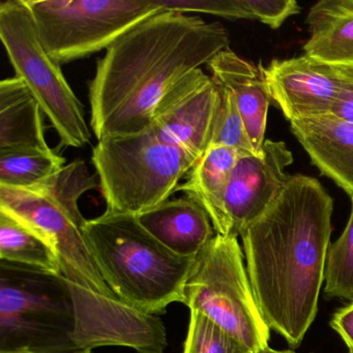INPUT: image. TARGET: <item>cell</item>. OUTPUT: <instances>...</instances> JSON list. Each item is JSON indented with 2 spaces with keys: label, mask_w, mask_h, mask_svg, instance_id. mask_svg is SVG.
<instances>
[{
  "label": "cell",
  "mask_w": 353,
  "mask_h": 353,
  "mask_svg": "<svg viewBox=\"0 0 353 353\" xmlns=\"http://www.w3.org/2000/svg\"><path fill=\"white\" fill-rule=\"evenodd\" d=\"M332 210V198L317 179L294 175L239 235L260 312L291 348L301 346L317 315Z\"/></svg>",
  "instance_id": "obj_1"
},
{
  "label": "cell",
  "mask_w": 353,
  "mask_h": 353,
  "mask_svg": "<svg viewBox=\"0 0 353 353\" xmlns=\"http://www.w3.org/2000/svg\"><path fill=\"white\" fill-rule=\"evenodd\" d=\"M220 22L162 11L115 42L88 84L90 125L97 139L145 131L167 92L229 49Z\"/></svg>",
  "instance_id": "obj_2"
},
{
  "label": "cell",
  "mask_w": 353,
  "mask_h": 353,
  "mask_svg": "<svg viewBox=\"0 0 353 353\" xmlns=\"http://www.w3.org/2000/svg\"><path fill=\"white\" fill-rule=\"evenodd\" d=\"M84 236L113 292L141 313L158 316L185 303V288L196 257L167 249L134 214L105 212L86 220Z\"/></svg>",
  "instance_id": "obj_3"
},
{
  "label": "cell",
  "mask_w": 353,
  "mask_h": 353,
  "mask_svg": "<svg viewBox=\"0 0 353 353\" xmlns=\"http://www.w3.org/2000/svg\"><path fill=\"white\" fill-rule=\"evenodd\" d=\"M198 161L150 129L103 138L92 156L107 212L134 216L169 200Z\"/></svg>",
  "instance_id": "obj_4"
},
{
  "label": "cell",
  "mask_w": 353,
  "mask_h": 353,
  "mask_svg": "<svg viewBox=\"0 0 353 353\" xmlns=\"http://www.w3.org/2000/svg\"><path fill=\"white\" fill-rule=\"evenodd\" d=\"M76 326L73 299L61 276L0 261V351L74 352Z\"/></svg>",
  "instance_id": "obj_5"
},
{
  "label": "cell",
  "mask_w": 353,
  "mask_h": 353,
  "mask_svg": "<svg viewBox=\"0 0 353 353\" xmlns=\"http://www.w3.org/2000/svg\"><path fill=\"white\" fill-rule=\"evenodd\" d=\"M183 305L212 320L252 353L270 348V328L254 296L237 237L216 234L196 256Z\"/></svg>",
  "instance_id": "obj_6"
},
{
  "label": "cell",
  "mask_w": 353,
  "mask_h": 353,
  "mask_svg": "<svg viewBox=\"0 0 353 353\" xmlns=\"http://www.w3.org/2000/svg\"><path fill=\"white\" fill-rule=\"evenodd\" d=\"M0 38L13 65L61 140L59 148H81L92 132L83 105L68 83L61 65L47 53L26 0L0 3Z\"/></svg>",
  "instance_id": "obj_7"
},
{
  "label": "cell",
  "mask_w": 353,
  "mask_h": 353,
  "mask_svg": "<svg viewBox=\"0 0 353 353\" xmlns=\"http://www.w3.org/2000/svg\"><path fill=\"white\" fill-rule=\"evenodd\" d=\"M47 53L61 63L108 50L163 10L152 0H26Z\"/></svg>",
  "instance_id": "obj_8"
},
{
  "label": "cell",
  "mask_w": 353,
  "mask_h": 353,
  "mask_svg": "<svg viewBox=\"0 0 353 353\" xmlns=\"http://www.w3.org/2000/svg\"><path fill=\"white\" fill-rule=\"evenodd\" d=\"M220 103V86L201 69L195 70L167 92L148 129L199 160L212 146Z\"/></svg>",
  "instance_id": "obj_9"
},
{
  "label": "cell",
  "mask_w": 353,
  "mask_h": 353,
  "mask_svg": "<svg viewBox=\"0 0 353 353\" xmlns=\"http://www.w3.org/2000/svg\"><path fill=\"white\" fill-rule=\"evenodd\" d=\"M260 67L272 103L289 121L330 114L341 90L353 79V67L330 65L305 53Z\"/></svg>",
  "instance_id": "obj_10"
},
{
  "label": "cell",
  "mask_w": 353,
  "mask_h": 353,
  "mask_svg": "<svg viewBox=\"0 0 353 353\" xmlns=\"http://www.w3.org/2000/svg\"><path fill=\"white\" fill-rule=\"evenodd\" d=\"M262 152L239 154L225 199L229 236L237 237L280 195L290 175L293 154L282 141L265 140Z\"/></svg>",
  "instance_id": "obj_11"
},
{
  "label": "cell",
  "mask_w": 353,
  "mask_h": 353,
  "mask_svg": "<svg viewBox=\"0 0 353 353\" xmlns=\"http://www.w3.org/2000/svg\"><path fill=\"white\" fill-rule=\"evenodd\" d=\"M212 80L234 94L256 154H261L268 107L272 100L261 67L241 59L230 49L208 63Z\"/></svg>",
  "instance_id": "obj_12"
},
{
  "label": "cell",
  "mask_w": 353,
  "mask_h": 353,
  "mask_svg": "<svg viewBox=\"0 0 353 353\" xmlns=\"http://www.w3.org/2000/svg\"><path fill=\"white\" fill-rule=\"evenodd\" d=\"M290 129L322 174L353 197V123L327 114L295 119Z\"/></svg>",
  "instance_id": "obj_13"
},
{
  "label": "cell",
  "mask_w": 353,
  "mask_h": 353,
  "mask_svg": "<svg viewBox=\"0 0 353 353\" xmlns=\"http://www.w3.org/2000/svg\"><path fill=\"white\" fill-rule=\"evenodd\" d=\"M136 216L157 241L183 257H196L216 234L208 212L189 197L167 200Z\"/></svg>",
  "instance_id": "obj_14"
},
{
  "label": "cell",
  "mask_w": 353,
  "mask_h": 353,
  "mask_svg": "<svg viewBox=\"0 0 353 353\" xmlns=\"http://www.w3.org/2000/svg\"><path fill=\"white\" fill-rule=\"evenodd\" d=\"M44 112L21 78L0 82V150H51L45 137Z\"/></svg>",
  "instance_id": "obj_15"
},
{
  "label": "cell",
  "mask_w": 353,
  "mask_h": 353,
  "mask_svg": "<svg viewBox=\"0 0 353 353\" xmlns=\"http://www.w3.org/2000/svg\"><path fill=\"white\" fill-rule=\"evenodd\" d=\"M305 54L334 65L353 67V0H321L305 19Z\"/></svg>",
  "instance_id": "obj_16"
},
{
  "label": "cell",
  "mask_w": 353,
  "mask_h": 353,
  "mask_svg": "<svg viewBox=\"0 0 353 353\" xmlns=\"http://www.w3.org/2000/svg\"><path fill=\"white\" fill-rule=\"evenodd\" d=\"M239 152L223 145H212L193 167L177 191L192 198L208 212L216 234L229 236L225 199Z\"/></svg>",
  "instance_id": "obj_17"
},
{
  "label": "cell",
  "mask_w": 353,
  "mask_h": 353,
  "mask_svg": "<svg viewBox=\"0 0 353 353\" xmlns=\"http://www.w3.org/2000/svg\"><path fill=\"white\" fill-rule=\"evenodd\" d=\"M0 260L59 276V258L50 245L22 223L0 212Z\"/></svg>",
  "instance_id": "obj_18"
},
{
  "label": "cell",
  "mask_w": 353,
  "mask_h": 353,
  "mask_svg": "<svg viewBox=\"0 0 353 353\" xmlns=\"http://www.w3.org/2000/svg\"><path fill=\"white\" fill-rule=\"evenodd\" d=\"M65 166V159L51 150H0V185L28 188L46 181Z\"/></svg>",
  "instance_id": "obj_19"
},
{
  "label": "cell",
  "mask_w": 353,
  "mask_h": 353,
  "mask_svg": "<svg viewBox=\"0 0 353 353\" xmlns=\"http://www.w3.org/2000/svg\"><path fill=\"white\" fill-rule=\"evenodd\" d=\"M346 228L328 248L324 294L328 299L353 301V197Z\"/></svg>",
  "instance_id": "obj_20"
},
{
  "label": "cell",
  "mask_w": 353,
  "mask_h": 353,
  "mask_svg": "<svg viewBox=\"0 0 353 353\" xmlns=\"http://www.w3.org/2000/svg\"><path fill=\"white\" fill-rule=\"evenodd\" d=\"M183 353H252L247 347L197 311H190Z\"/></svg>",
  "instance_id": "obj_21"
},
{
  "label": "cell",
  "mask_w": 353,
  "mask_h": 353,
  "mask_svg": "<svg viewBox=\"0 0 353 353\" xmlns=\"http://www.w3.org/2000/svg\"><path fill=\"white\" fill-rule=\"evenodd\" d=\"M220 90L221 103L214 121L212 146H227L239 154H255L234 94L222 86Z\"/></svg>",
  "instance_id": "obj_22"
},
{
  "label": "cell",
  "mask_w": 353,
  "mask_h": 353,
  "mask_svg": "<svg viewBox=\"0 0 353 353\" xmlns=\"http://www.w3.org/2000/svg\"><path fill=\"white\" fill-rule=\"evenodd\" d=\"M163 11L201 13L226 19H251L243 0H152Z\"/></svg>",
  "instance_id": "obj_23"
},
{
  "label": "cell",
  "mask_w": 353,
  "mask_h": 353,
  "mask_svg": "<svg viewBox=\"0 0 353 353\" xmlns=\"http://www.w3.org/2000/svg\"><path fill=\"white\" fill-rule=\"evenodd\" d=\"M243 5L253 19L278 30L293 15L301 12V7L295 0H243Z\"/></svg>",
  "instance_id": "obj_24"
},
{
  "label": "cell",
  "mask_w": 353,
  "mask_h": 353,
  "mask_svg": "<svg viewBox=\"0 0 353 353\" xmlns=\"http://www.w3.org/2000/svg\"><path fill=\"white\" fill-rule=\"evenodd\" d=\"M330 326L353 353V301L339 309L330 320Z\"/></svg>",
  "instance_id": "obj_25"
},
{
  "label": "cell",
  "mask_w": 353,
  "mask_h": 353,
  "mask_svg": "<svg viewBox=\"0 0 353 353\" xmlns=\"http://www.w3.org/2000/svg\"><path fill=\"white\" fill-rule=\"evenodd\" d=\"M330 115L353 123V79L341 90Z\"/></svg>",
  "instance_id": "obj_26"
},
{
  "label": "cell",
  "mask_w": 353,
  "mask_h": 353,
  "mask_svg": "<svg viewBox=\"0 0 353 353\" xmlns=\"http://www.w3.org/2000/svg\"><path fill=\"white\" fill-rule=\"evenodd\" d=\"M0 353H48V352H39V351L30 350V349H15V350H3L0 351ZM68 353H92L90 349H84V350L74 351V352Z\"/></svg>",
  "instance_id": "obj_27"
},
{
  "label": "cell",
  "mask_w": 353,
  "mask_h": 353,
  "mask_svg": "<svg viewBox=\"0 0 353 353\" xmlns=\"http://www.w3.org/2000/svg\"><path fill=\"white\" fill-rule=\"evenodd\" d=\"M263 353H295L292 350H274V349L268 348V350L264 351Z\"/></svg>",
  "instance_id": "obj_28"
},
{
  "label": "cell",
  "mask_w": 353,
  "mask_h": 353,
  "mask_svg": "<svg viewBox=\"0 0 353 353\" xmlns=\"http://www.w3.org/2000/svg\"><path fill=\"white\" fill-rule=\"evenodd\" d=\"M348 353H351V352H348Z\"/></svg>",
  "instance_id": "obj_29"
}]
</instances>
